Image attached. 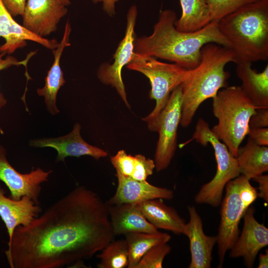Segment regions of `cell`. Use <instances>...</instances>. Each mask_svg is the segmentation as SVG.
I'll list each match as a JSON object with an SVG mask.
<instances>
[{"instance_id": "obj_1", "label": "cell", "mask_w": 268, "mask_h": 268, "mask_svg": "<svg viewBox=\"0 0 268 268\" xmlns=\"http://www.w3.org/2000/svg\"><path fill=\"white\" fill-rule=\"evenodd\" d=\"M114 236L106 202L78 186L18 226L5 255L11 268H63L91 258Z\"/></svg>"}, {"instance_id": "obj_2", "label": "cell", "mask_w": 268, "mask_h": 268, "mask_svg": "<svg viewBox=\"0 0 268 268\" xmlns=\"http://www.w3.org/2000/svg\"><path fill=\"white\" fill-rule=\"evenodd\" d=\"M176 19L174 11L161 10L152 33L135 40L134 52L191 69L199 64L201 49L205 44L215 43L230 48L219 30L218 21H212L197 31L184 32L176 28Z\"/></svg>"}, {"instance_id": "obj_3", "label": "cell", "mask_w": 268, "mask_h": 268, "mask_svg": "<svg viewBox=\"0 0 268 268\" xmlns=\"http://www.w3.org/2000/svg\"><path fill=\"white\" fill-rule=\"evenodd\" d=\"M235 62L229 48L208 43L201 49V59L181 84L182 102L180 125L188 127L201 104L213 98L219 90L228 86L230 73L225 70L229 63Z\"/></svg>"}, {"instance_id": "obj_4", "label": "cell", "mask_w": 268, "mask_h": 268, "mask_svg": "<svg viewBox=\"0 0 268 268\" xmlns=\"http://www.w3.org/2000/svg\"><path fill=\"white\" fill-rule=\"evenodd\" d=\"M235 64L268 59V0L246 4L218 21Z\"/></svg>"}, {"instance_id": "obj_5", "label": "cell", "mask_w": 268, "mask_h": 268, "mask_svg": "<svg viewBox=\"0 0 268 268\" xmlns=\"http://www.w3.org/2000/svg\"><path fill=\"white\" fill-rule=\"evenodd\" d=\"M212 98L213 114L218 123L211 130L236 157L240 144L248 134L250 119L258 108L240 86L222 88Z\"/></svg>"}, {"instance_id": "obj_6", "label": "cell", "mask_w": 268, "mask_h": 268, "mask_svg": "<svg viewBox=\"0 0 268 268\" xmlns=\"http://www.w3.org/2000/svg\"><path fill=\"white\" fill-rule=\"evenodd\" d=\"M127 67L139 72L149 80L150 99L155 101L153 110L142 120L146 123L149 131L157 132L158 122L172 91L185 80L189 69L175 63L158 61L157 59L134 53Z\"/></svg>"}, {"instance_id": "obj_7", "label": "cell", "mask_w": 268, "mask_h": 268, "mask_svg": "<svg viewBox=\"0 0 268 268\" xmlns=\"http://www.w3.org/2000/svg\"><path fill=\"white\" fill-rule=\"evenodd\" d=\"M225 188V196L220 203L221 218L217 235L218 268L222 267L226 252L239 235L241 219L258 197L257 189L242 174L230 180Z\"/></svg>"}, {"instance_id": "obj_8", "label": "cell", "mask_w": 268, "mask_h": 268, "mask_svg": "<svg viewBox=\"0 0 268 268\" xmlns=\"http://www.w3.org/2000/svg\"><path fill=\"white\" fill-rule=\"evenodd\" d=\"M193 139L203 146L208 143L212 145L217 164L214 177L201 187L195 197V201L198 204L217 207L221 203L226 184L241 174L236 157L214 135L208 123L201 118L197 122L191 140Z\"/></svg>"}, {"instance_id": "obj_9", "label": "cell", "mask_w": 268, "mask_h": 268, "mask_svg": "<svg viewBox=\"0 0 268 268\" xmlns=\"http://www.w3.org/2000/svg\"><path fill=\"white\" fill-rule=\"evenodd\" d=\"M182 102L181 84L171 93L159 118L156 132L159 137L154 160L157 171L166 169L175 155L177 146V131L181 118Z\"/></svg>"}, {"instance_id": "obj_10", "label": "cell", "mask_w": 268, "mask_h": 268, "mask_svg": "<svg viewBox=\"0 0 268 268\" xmlns=\"http://www.w3.org/2000/svg\"><path fill=\"white\" fill-rule=\"evenodd\" d=\"M137 15L135 5L132 6L127 15V26L124 37L119 43L113 56L112 64L103 63L99 67L97 75L103 84L114 87L126 106L130 105L127 100V93L124 84L122 70L123 67L131 61L134 53L135 40L134 27Z\"/></svg>"}, {"instance_id": "obj_11", "label": "cell", "mask_w": 268, "mask_h": 268, "mask_svg": "<svg viewBox=\"0 0 268 268\" xmlns=\"http://www.w3.org/2000/svg\"><path fill=\"white\" fill-rule=\"evenodd\" d=\"M52 172V170L46 171L39 167L28 173L19 172L9 162L6 150L0 144V181L8 189L11 198L19 200L26 196L39 204L41 184L48 181Z\"/></svg>"}, {"instance_id": "obj_12", "label": "cell", "mask_w": 268, "mask_h": 268, "mask_svg": "<svg viewBox=\"0 0 268 268\" xmlns=\"http://www.w3.org/2000/svg\"><path fill=\"white\" fill-rule=\"evenodd\" d=\"M60 0H27L22 15V26L40 37L55 32L67 8Z\"/></svg>"}, {"instance_id": "obj_13", "label": "cell", "mask_w": 268, "mask_h": 268, "mask_svg": "<svg viewBox=\"0 0 268 268\" xmlns=\"http://www.w3.org/2000/svg\"><path fill=\"white\" fill-rule=\"evenodd\" d=\"M255 211L251 206L244 213L242 231L229 253L231 258L242 257L245 265L249 268L253 267L259 252L268 245V229L256 220Z\"/></svg>"}, {"instance_id": "obj_14", "label": "cell", "mask_w": 268, "mask_h": 268, "mask_svg": "<svg viewBox=\"0 0 268 268\" xmlns=\"http://www.w3.org/2000/svg\"><path fill=\"white\" fill-rule=\"evenodd\" d=\"M81 126L76 123L68 134L57 137L31 140L29 145L34 147H51L57 152L56 162H64L67 157H79L87 155L95 159L105 157L108 153L103 149L85 141L80 134Z\"/></svg>"}, {"instance_id": "obj_15", "label": "cell", "mask_w": 268, "mask_h": 268, "mask_svg": "<svg viewBox=\"0 0 268 268\" xmlns=\"http://www.w3.org/2000/svg\"><path fill=\"white\" fill-rule=\"evenodd\" d=\"M190 220L186 223L184 235L190 241L191 260L189 268H210L213 247L217 236H207L203 231L202 220L194 206L188 207Z\"/></svg>"}, {"instance_id": "obj_16", "label": "cell", "mask_w": 268, "mask_h": 268, "mask_svg": "<svg viewBox=\"0 0 268 268\" xmlns=\"http://www.w3.org/2000/svg\"><path fill=\"white\" fill-rule=\"evenodd\" d=\"M0 37L4 43L0 46V53L11 54L17 49L24 47L27 41L37 43L44 47L53 50L59 43L55 39H49L38 36L19 24L7 10L0 0Z\"/></svg>"}, {"instance_id": "obj_17", "label": "cell", "mask_w": 268, "mask_h": 268, "mask_svg": "<svg viewBox=\"0 0 268 268\" xmlns=\"http://www.w3.org/2000/svg\"><path fill=\"white\" fill-rule=\"evenodd\" d=\"M118 186L115 194L106 202L108 204L136 203L156 199L171 200L172 190L157 187L147 181H138L117 173Z\"/></svg>"}, {"instance_id": "obj_18", "label": "cell", "mask_w": 268, "mask_h": 268, "mask_svg": "<svg viewBox=\"0 0 268 268\" xmlns=\"http://www.w3.org/2000/svg\"><path fill=\"white\" fill-rule=\"evenodd\" d=\"M0 184V217L4 223L8 236L7 245L11 241L15 229L19 226H26L37 217L42 211L40 205L28 196L14 200L5 195Z\"/></svg>"}, {"instance_id": "obj_19", "label": "cell", "mask_w": 268, "mask_h": 268, "mask_svg": "<svg viewBox=\"0 0 268 268\" xmlns=\"http://www.w3.org/2000/svg\"><path fill=\"white\" fill-rule=\"evenodd\" d=\"M71 31L68 20L65 25L64 35L58 47L52 50L54 56L53 63L47 72L45 85L37 89V93L44 98V102L48 112L53 116L58 114L60 110L57 105V97L59 90L66 82L60 66V61L64 49L70 45L69 37Z\"/></svg>"}, {"instance_id": "obj_20", "label": "cell", "mask_w": 268, "mask_h": 268, "mask_svg": "<svg viewBox=\"0 0 268 268\" xmlns=\"http://www.w3.org/2000/svg\"><path fill=\"white\" fill-rule=\"evenodd\" d=\"M107 204V203H106ZM107 208L114 236L131 232H157L158 229L145 217L138 204H108Z\"/></svg>"}, {"instance_id": "obj_21", "label": "cell", "mask_w": 268, "mask_h": 268, "mask_svg": "<svg viewBox=\"0 0 268 268\" xmlns=\"http://www.w3.org/2000/svg\"><path fill=\"white\" fill-rule=\"evenodd\" d=\"M236 74L243 91L257 108H268V65L262 72L252 67L251 63L237 64Z\"/></svg>"}, {"instance_id": "obj_22", "label": "cell", "mask_w": 268, "mask_h": 268, "mask_svg": "<svg viewBox=\"0 0 268 268\" xmlns=\"http://www.w3.org/2000/svg\"><path fill=\"white\" fill-rule=\"evenodd\" d=\"M146 219L157 229L184 234L186 222L172 207L165 204L161 199L147 200L138 203Z\"/></svg>"}, {"instance_id": "obj_23", "label": "cell", "mask_w": 268, "mask_h": 268, "mask_svg": "<svg viewBox=\"0 0 268 268\" xmlns=\"http://www.w3.org/2000/svg\"><path fill=\"white\" fill-rule=\"evenodd\" d=\"M236 159L241 174L249 180L268 171V147L255 143L248 138L247 143L239 147Z\"/></svg>"}, {"instance_id": "obj_24", "label": "cell", "mask_w": 268, "mask_h": 268, "mask_svg": "<svg viewBox=\"0 0 268 268\" xmlns=\"http://www.w3.org/2000/svg\"><path fill=\"white\" fill-rule=\"evenodd\" d=\"M182 8L180 18L175 21L176 28L184 32L199 30L211 22L206 0H179Z\"/></svg>"}, {"instance_id": "obj_25", "label": "cell", "mask_w": 268, "mask_h": 268, "mask_svg": "<svg viewBox=\"0 0 268 268\" xmlns=\"http://www.w3.org/2000/svg\"><path fill=\"white\" fill-rule=\"evenodd\" d=\"M125 235L129 251V268H135L142 256L151 248L167 243L171 238L167 233L131 232Z\"/></svg>"}, {"instance_id": "obj_26", "label": "cell", "mask_w": 268, "mask_h": 268, "mask_svg": "<svg viewBox=\"0 0 268 268\" xmlns=\"http://www.w3.org/2000/svg\"><path fill=\"white\" fill-rule=\"evenodd\" d=\"M98 268H125L129 266V251L125 239L110 242L97 256Z\"/></svg>"}, {"instance_id": "obj_27", "label": "cell", "mask_w": 268, "mask_h": 268, "mask_svg": "<svg viewBox=\"0 0 268 268\" xmlns=\"http://www.w3.org/2000/svg\"><path fill=\"white\" fill-rule=\"evenodd\" d=\"M258 0H206L211 21H219L241 7Z\"/></svg>"}, {"instance_id": "obj_28", "label": "cell", "mask_w": 268, "mask_h": 268, "mask_svg": "<svg viewBox=\"0 0 268 268\" xmlns=\"http://www.w3.org/2000/svg\"><path fill=\"white\" fill-rule=\"evenodd\" d=\"M171 249L167 243L154 246L142 256L135 268H162L164 259Z\"/></svg>"}, {"instance_id": "obj_29", "label": "cell", "mask_w": 268, "mask_h": 268, "mask_svg": "<svg viewBox=\"0 0 268 268\" xmlns=\"http://www.w3.org/2000/svg\"><path fill=\"white\" fill-rule=\"evenodd\" d=\"M110 159L117 173L126 177H131L135 166L134 156L128 154L124 150L121 149L116 155L111 156Z\"/></svg>"}, {"instance_id": "obj_30", "label": "cell", "mask_w": 268, "mask_h": 268, "mask_svg": "<svg viewBox=\"0 0 268 268\" xmlns=\"http://www.w3.org/2000/svg\"><path fill=\"white\" fill-rule=\"evenodd\" d=\"M135 163L131 178L138 181H146L147 177L153 174L155 168L154 161L142 154L134 156Z\"/></svg>"}, {"instance_id": "obj_31", "label": "cell", "mask_w": 268, "mask_h": 268, "mask_svg": "<svg viewBox=\"0 0 268 268\" xmlns=\"http://www.w3.org/2000/svg\"><path fill=\"white\" fill-rule=\"evenodd\" d=\"M35 53L36 52H32L29 53L24 60L18 61L15 57L10 56H8L4 58L3 57L5 54L4 53H0V71L13 66H23L26 67L29 60ZM6 103V99L5 98L2 93L0 91V110L5 106Z\"/></svg>"}, {"instance_id": "obj_32", "label": "cell", "mask_w": 268, "mask_h": 268, "mask_svg": "<svg viewBox=\"0 0 268 268\" xmlns=\"http://www.w3.org/2000/svg\"><path fill=\"white\" fill-rule=\"evenodd\" d=\"M249 126L252 128H268V108H258L251 117Z\"/></svg>"}, {"instance_id": "obj_33", "label": "cell", "mask_w": 268, "mask_h": 268, "mask_svg": "<svg viewBox=\"0 0 268 268\" xmlns=\"http://www.w3.org/2000/svg\"><path fill=\"white\" fill-rule=\"evenodd\" d=\"M247 135L249 138L256 144L262 146H268V128H250Z\"/></svg>"}, {"instance_id": "obj_34", "label": "cell", "mask_w": 268, "mask_h": 268, "mask_svg": "<svg viewBox=\"0 0 268 268\" xmlns=\"http://www.w3.org/2000/svg\"><path fill=\"white\" fill-rule=\"evenodd\" d=\"M3 4L13 16H22L27 0H1Z\"/></svg>"}, {"instance_id": "obj_35", "label": "cell", "mask_w": 268, "mask_h": 268, "mask_svg": "<svg viewBox=\"0 0 268 268\" xmlns=\"http://www.w3.org/2000/svg\"><path fill=\"white\" fill-rule=\"evenodd\" d=\"M259 185L258 197L268 202V175L261 174L253 179Z\"/></svg>"}, {"instance_id": "obj_36", "label": "cell", "mask_w": 268, "mask_h": 268, "mask_svg": "<svg viewBox=\"0 0 268 268\" xmlns=\"http://www.w3.org/2000/svg\"><path fill=\"white\" fill-rule=\"evenodd\" d=\"M94 3L102 2L103 10L110 16L115 14V5L119 0H92Z\"/></svg>"}, {"instance_id": "obj_37", "label": "cell", "mask_w": 268, "mask_h": 268, "mask_svg": "<svg viewBox=\"0 0 268 268\" xmlns=\"http://www.w3.org/2000/svg\"><path fill=\"white\" fill-rule=\"evenodd\" d=\"M259 263L258 268H268V251L266 250L265 254L261 253L259 256Z\"/></svg>"}, {"instance_id": "obj_38", "label": "cell", "mask_w": 268, "mask_h": 268, "mask_svg": "<svg viewBox=\"0 0 268 268\" xmlns=\"http://www.w3.org/2000/svg\"><path fill=\"white\" fill-rule=\"evenodd\" d=\"M66 6H68L70 4V0H60Z\"/></svg>"}]
</instances>
